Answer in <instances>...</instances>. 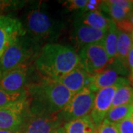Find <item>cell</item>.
Returning <instances> with one entry per match:
<instances>
[{"mask_svg":"<svg viewBox=\"0 0 133 133\" xmlns=\"http://www.w3.org/2000/svg\"><path fill=\"white\" fill-rule=\"evenodd\" d=\"M27 92L28 110L46 115H57L74 95L58 81L45 78L27 86Z\"/></svg>","mask_w":133,"mask_h":133,"instance_id":"obj_1","label":"cell"},{"mask_svg":"<svg viewBox=\"0 0 133 133\" xmlns=\"http://www.w3.org/2000/svg\"><path fill=\"white\" fill-rule=\"evenodd\" d=\"M80 64L78 53L70 47L50 43L38 52L35 65L43 78L58 81Z\"/></svg>","mask_w":133,"mask_h":133,"instance_id":"obj_2","label":"cell"},{"mask_svg":"<svg viewBox=\"0 0 133 133\" xmlns=\"http://www.w3.org/2000/svg\"><path fill=\"white\" fill-rule=\"evenodd\" d=\"M37 43L25 35L18 38L0 58V71L4 72L22 64H28L38 55Z\"/></svg>","mask_w":133,"mask_h":133,"instance_id":"obj_3","label":"cell"},{"mask_svg":"<svg viewBox=\"0 0 133 133\" xmlns=\"http://www.w3.org/2000/svg\"><path fill=\"white\" fill-rule=\"evenodd\" d=\"M62 24L52 19L42 9L33 8L28 14L27 29L33 39L39 41H52L61 32Z\"/></svg>","mask_w":133,"mask_h":133,"instance_id":"obj_4","label":"cell"},{"mask_svg":"<svg viewBox=\"0 0 133 133\" xmlns=\"http://www.w3.org/2000/svg\"><path fill=\"white\" fill-rule=\"evenodd\" d=\"M95 92L84 88L71 98L56 115L62 122H68L90 114Z\"/></svg>","mask_w":133,"mask_h":133,"instance_id":"obj_5","label":"cell"},{"mask_svg":"<svg viewBox=\"0 0 133 133\" xmlns=\"http://www.w3.org/2000/svg\"><path fill=\"white\" fill-rule=\"evenodd\" d=\"M127 74L128 67L115 58L104 70L93 76L92 84L88 90L96 93L106 87L129 84V81L124 77Z\"/></svg>","mask_w":133,"mask_h":133,"instance_id":"obj_6","label":"cell"},{"mask_svg":"<svg viewBox=\"0 0 133 133\" xmlns=\"http://www.w3.org/2000/svg\"><path fill=\"white\" fill-rule=\"evenodd\" d=\"M78 55L79 65L91 76L104 70L111 62L102 43L85 45L80 49Z\"/></svg>","mask_w":133,"mask_h":133,"instance_id":"obj_7","label":"cell"},{"mask_svg":"<svg viewBox=\"0 0 133 133\" xmlns=\"http://www.w3.org/2000/svg\"><path fill=\"white\" fill-rule=\"evenodd\" d=\"M62 124L56 115L31 112L27 109L19 129L22 133H51Z\"/></svg>","mask_w":133,"mask_h":133,"instance_id":"obj_8","label":"cell"},{"mask_svg":"<svg viewBox=\"0 0 133 133\" xmlns=\"http://www.w3.org/2000/svg\"><path fill=\"white\" fill-rule=\"evenodd\" d=\"M28 64H22L2 73L0 90L8 94H18L27 90Z\"/></svg>","mask_w":133,"mask_h":133,"instance_id":"obj_9","label":"cell"},{"mask_svg":"<svg viewBox=\"0 0 133 133\" xmlns=\"http://www.w3.org/2000/svg\"><path fill=\"white\" fill-rule=\"evenodd\" d=\"M26 30L18 19L8 16H0V58L5 50Z\"/></svg>","mask_w":133,"mask_h":133,"instance_id":"obj_10","label":"cell"},{"mask_svg":"<svg viewBox=\"0 0 133 133\" xmlns=\"http://www.w3.org/2000/svg\"><path fill=\"white\" fill-rule=\"evenodd\" d=\"M119 87L115 85L106 87L95 93L93 107L90 114L95 128L104 121L107 112L111 109L115 93Z\"/></svg>","mask_w":133,"mask_h":133,"instance_id":"obj_11","label":"cell"},{"mask_svg":"<svg viewBox=\"0 0 133 133\" xmlns=\"http://www.w3.org/2000/svg\"><path fill=\"white\" fill-rule=\"evenodd\" d=\"M27 100L0 107V129H19L28 107Z\"/></svg>","mask_w":133,"mask_h":133,"instance_id":"obj_12","label":"cell"},{"mask_svg":"<svg viewBox=\"0 0 133 133\" xmlns=\"http://www.w3.org/2000/svg\"><path fill=\"white\" fill-rule=\"evenodd\" d=\"M107 30H98L83 24L74 22L73 39L78 46L82 48L85 45L102 43Z\"/></svg>","mask_w":133,"mask_h":133,"instance_id":"obj_13","label":"cell"},{"mask_svg":"<svg viewBox=\"0 0 133 133\" xmlns=\"http://www.w3.org/2000/svg\"><path fill=\"white\" fill-rule=\"evenodd\" d=\"M89 74L80 65L62 77L58 81L72 95H76L85 88V82Z\"/></svg>","mask_w":133,"mask_h":133,"instance_id":"obj_14","label":"cell"},{"mask_svg":"<svg viewBox=\"0 0 133 133\" xmlns=\"http://www.w3.org/2000/svg\"><path fill=\"white\" fill-rule=\"evenodd\" d=\"M74 22L98 30H107L113 21L107 18L99 10H95L87 11L78 14Z\"/></svg>","mask_w":133,"mask_h":133,"instance_id":"obj_15","label":"cell"},{"mask_svg":"<svg viewBox=\"0 0 133 133\" xmlns=\"http://www.w3.org/2000/svg\"><path fill=\"white\" fill-rule=\"evenodd\" d=\"M63 127L66 133H95L96 131L90 115L66 122Z\"/></svg>","mask_w":133,"mask_h":133,"instance_id":"obj_16","label":"cell"},{"mask_svg":"<svg viewBox=\"0 0 133 133\" xmlns=\"http://www.w3.org/2000/svg\"><path fill=\"white\" fill-rule=\"evenodd\" d=\"M119 30L117 28L114 22L109 26L107 30L103 42V46L107 54L108 55L110 62L113 61L117 56V44L118 38Z\"/></svg>","mask_w":133,"mask_h":133,"instance_id":"obj_17","label":"cell"},{"mask_svg":"<svg viewBox=\"0 0 133 133\" xmlns=\"http://www.w3.org/2000/svg\"><path fill=\"white\" fill-rule=\"evenodd\" d=\"M132 46L133 43L130 34L119 31L117 44V56L115 59L127 67V56Z\"/></svg>","mask_w":133,"mask_h":133,"instance_id":"obj_18","label":"cell"},{"mask_svg":"<svg viewBox=\"0 0 133 133\" xmlns=\"http://www.w3.org/2000/svg\"><path fill=\"white\" fill-rule=\"evenodd\" d=\"M99 10H101L109 15L112 21L114 22H118L124 19L128 18L129 14L132 12L120 7L118 5L112 4L108 1H101L99 6Z\"/></svg>","mask_w":133,"mask_h":133,"instance_id":"obj_19","label":"cell"},{"mask_svg":"<svg viewBox=\"0 0 133 133\" xmlns=\"http://www.w3.org/2000/svg\"><path fill=\"white\" fill-rule=\"evenodd\" d=\"M133 104V87L130 84L119 87L115 93L111 108Z\"/></svg>","mask_w":133,"mask_h":133,"instance_id":"obj_20","label":"cell"},{"mask_svg":"<svg viewBox=\"0 0 133 133\" xmlns=\"http://www.w3.org/2000/svg\"><path fill=\"white\" fill-rule=\"evenodd\" d=\"M133 112V106L132 104L121 105L111 108L105 117V121L112 124H118L122 120L127 118Z\"/></svg>","mask_w":133,"mask_h":133,"instance_id":"obj_21","label":"cell"},{"mask_svg":"<svg viewBox=\"0 0 133 133\" xmlns=\"http://www.w3.org/2000/svg\"><path fill=\"white\" fill-rule=\"evenodd\" d=\"M28 99L27 90L18 94H8L0 90V107L16 104L19 101Z\"/></svg>","mask_w":133,"mask_h":133,"instance_id":"obj_22","label":"cell"},{"mask_svg":"<svg viewBox=\"0 0 133 133\" xmlns=\"http://www.w3.org/2000/svg\"><path fill=\"white\" fill-rule=\"evenodd\" d=\"M119 133H133V112L119 123L116 124Z\"/></svg>","mask_w":133,"mask_h":133,"instance_id":"obj_23","label":"cell"},{"mask_svg":"<svg viewBox=\"0 0 133 133\" xmlns=\"http://www.w3.org/2000/svg\"><path fill=\"white\" fill-rule=\"evenodd\" d=\"M95 133H119L116 124L110 123L107 121H104L96 128Z\"/></svg>","mask_w":133,"mask_h":133,"instance_id":"obj_24","label":"cell"},{"mask_svg":"<svg viewBox=\"0 0 133 133\" xmlns=\"http://www.w3.org/2000/svg\"><path fill=\"white\" fill-rule=\"evenodd\" d=\"M87 3V0H70L64 2V6L70 10H81V13L84 12V8Z\"/></svg>","mask_w":133,"mask_h":133,"instance_id":"obj_25","label":"cell"},{"mask_svg":"<svg viewBox=\"0 0 133 133\" xmlns=\"http://www.w3.org/2000/svg\"><path fill=\"white\" fill-rule=\"evenodd\" d=\"M117 28L118 29L119 31L124 32V33H130L133 30V26L129 21L128 18L124 19L122 21H120L118 22H115Z\"/></svg>","mask_w":133,"mask_h":133,"instance_id":"obj_26","label":"cell"},{"mask_svg":"<svg viewBox=\"0 0 133 133\" xmlns=\"http://www.w3.org/2000/svg\"><path fill=\"white\" fill-rule=\"evenodd\" d=\"M127 66L131 69V70L133 69V46L130 49L127 56Z\"/></svg>","mask_w":133,"mask_h":133,"instance_id":"obj_27","label":"cell"},{"mask_svg":"<svg viewBox=\"0 0 133 133\" xmlns=\"http://www.w3.org/2000/svg\"><path fill=\"white\" fill-rule=\"evenodd\" d=\"M0 133H22L20 129H0Z\"/></svg>","mask_w":133,"mask_h":133,"instance_id":"obj_28","label":"cell"},{"mask_svg":"<svg viewBox=\"0 0 133 133\" xmlns=\"http://www.w3.org/2000/svg\"><path fill=\"white\" fill-rule=\"evenodd\" d=\"M51 133H66V132L63 127H59L57 129H56L54 131H52Z\"/></svg>","mask_w":133,"mask_h":133,"instance_id":"obj_29","label":"cell"},{"mask_svg":"<svg viewBox=\"0 0 133 133\" xmlns=\"http://www.w3.org/2000/svg\"><path fill=\"white\" fill-rule=\"evenodd\" d=\"M129 21L130 22V23L132 24V25L133 26V11L129 14V16H128Z\"/></svg>","mask_w":133,"mask_h":133,"instance_id":"obj_30","label":"cell"},{"mask_svg":"<svg viewBox=\"0 0 133 133\" xmlns=\"http://www.w3.org/2000/svg\"><path fill=\"white\" fill-rule=\"evenodd\" d=\"M130 36H131V38H132V41L133 43V30L132 31V33H130Z\"/></svg>","mask_w":133,"mask_h":133,"instance_id":"obj_31","label":"cell"},{"mask_svg":"<svg viewBox=\"0 0 133 133\" xmlns=\"http://www.w3.org/2000/svg\"><path fill=\"white\" fill-rule=\"evenodd\" d=\"M131 78H132V80L133 82V73H132V75H131Z\"/></svg>","mask_w":133,"mask_h":133,"instance_id":"obj_32","label":"cell"},{"mask_svg":"<svg viewBox=\"0 0 133 133\" xmlns=\"http://www.w3.org/2000/svg\"><path fill=\"white\" fill-rule=\"evenodd\" d=\"M1 76H2V72L0 71V78H1Z\"/></svg>","mask_w":133,"mask_h":133,"instance_id":"obj_33","label":"cell"},{"mask_svg":"<svg viewBox=\"0 0 133 133\" xmlns=\"http://www.w3.org/2000/svg\"><path fill=\"white\" fill-rule=\"evenodd\" d=\"M132 73H133V69H132Z\"/></svg>","mask_w":133,"mask_h":133,"instance_id":"obj_34","label":"cell"},{"mask_svg":"<svg viewBox=\"0 0 133 133\" xmlns=\"http://www.w3.org/2000/svg\"><path fill=\"white\" fill-rule=\"evenodd\" d=\"M132 106H133V104H132Z\"/></svg>","mask_w":133,"mask_h":133,"instance_id":"obj_35","label":"cell"}]
</instances>
